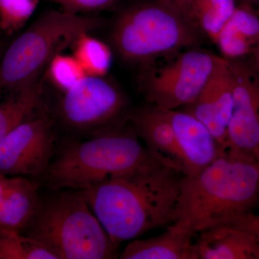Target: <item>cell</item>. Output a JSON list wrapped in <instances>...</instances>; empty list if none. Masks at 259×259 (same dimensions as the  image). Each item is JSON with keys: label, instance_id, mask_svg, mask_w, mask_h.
I'll use <instances>...</instances> for the list:
<instances>
[{"label": "cell", "instance_id": "6da1fadb", "mask_svg": "<svg viewBox=\"0 0 259 259\" xmlns=\"http://www.w3.org/2000/svg\"><path fill=\"white\" fill-rule=\"evenodd\" d=\"M184 175L168 158L79 190L117 246L171 224Z\"/></svg>", "mask_w": 259, "mask_h": 259}, {"label": "cell", "instance_id": "7a4b0ae2", "mask_svg": "<svg viewBox=\"0 0 259 259\" xmlns=\"http://www.w3.org/2000/svg\"><path fill=\"white\" fill-rule=\"evenodd\" d=\"M258 199V163L226 153L198 175L183 177L171 224L195 236L251 211Z\"/></svg>", "mask_w": 259, "mask_h": 259}, {"label": "cell", "instance_id": "3957f363", "mask_svg": "<svg viewBox=\"0 0 259 259\" xmlns=\"http://www.w3.org/2000/svg\"><path fill=\"white\" fill-rule=\"evenodd\" d=\"M132 131L112 127L85 141L65 143L44 179L56 190H83L139 169L156 158Z\"/></svg>", "mask_w": 259, "mask_h": 259}, {"label": "cell", "instance_id": "277c9868", "mask_svg": "<svg viewBox=\"0 0 259 259\" xmlns=\"http://www.w3.org/2000/svg\"><path fill=\"white\" fill-rule=\"evenodd\" d=\"M25 232L45 245L57 259L116 257L117 245L79 190H61L40 201Z\"/></svg>", "mask_w": 259, "mask_h": 259}, {"label": "cell", "instance_id": "5b68a950", "mask_svg": "<svg viewBox=\"0 0 259 259\" xmlns=\"http://www.w3.org/2000/svg\"><path fill=\"white\" fill-rule=\"evenodd\" d=\"M101 24L95 17L64 10L44 12L0 57V92L16 93L36 83L57 54Z\"/></svg>", "mask_w": 259, "mask_h": 259}, {"label": "cell", "instance_id": "8992f818", "mask_svg": "<svg viewBox=\"0 0 259 259\" xmlns=\"http://www.w3.org/2000/svg\"><path fill=\"white\" fill-rule=\"evenodd\" d=\"M200 32L180 13L158 0L127 7L117 15L111 40L126 62L144 64L195 48Z\"/></svg>", "mask_w": 259, "mask_h": 259}, {"label": "cell", "instance_id": "52a82bcc", "mask_svg": "<svg viewBox=\"0 0 259 259\" xmlns=\"http://www.w3.org/2000/svg\"><path fill=\"white\" fill-rule=\"evenodd\" d=\"M221 58L194 48L143 78L141 89L151 105L177 110L194 102L207 84Z\"/></svg>", "mask_w": 259, "mask_h": 259}, {"label": "cell", "instance_id": "ba28073f", "mask_svg": "<svg viewBox=\"0 0 259 259\" xmlns=\"http://www.w3.org/2000/svg\"><path fill=\"white\" fill-rule=\"evenodd\" d=\"M120 89L105 76L87 75L67 91L59 103V115L69 128L97 134L112 128L127 107Z\"/></svg>", "mask_w": 259, "mask_h": 259}, {"label": "cell", "instance_id": "9c48e42d", "mask_svg": "<svg viewBox=\"0 0 259 259\" xmlns=\"http://www.w3.org/2000/svg\"><path fill=\"white\" fill-rule=\"evenodd\" d=\"M234 83V105L228 125L226 153L258 163L259 78L242 59H228Z\"/></svg>", "mask_w": 259, "mask_h": 259}, {"label": "cell", "instance_id": "30bf717a", "mask_svg": "<svg viewBox=\"0 0 259 259\" xmlns=\"http://www.w3.org/2000/svg\"><path fill=\"white\" fill-rule=\"evenodd\" d=\"M54 143L49 119L29 117L0 142V174L44 176L54 158Z\"/></svg>", "mask_w": 259, "mask_h": 259}, {"label": "cell", "instance_id": "8fae6325", "mask_svg": "<svg viewBox=\"0 0 259 259\" xmlns=\"http://www.w3.org/2000/svg\"><path fill=\"white\" fill-rule=\"evenodd\" d=\"M182 157L184 176L193 177L225 154L207 128L185 111L168 110Z\"/></svg>", "mask_w": 259, "mask_h": 259}, {"label": "cell", "instance_id": "7c38bea8", "mask_svg": "<svg viewBox=\"0 0 259 259\" xmlns=\"http://www.w3.org/2000/svg\"><path fill=\"white\" fill-rule=\"evenodd\" d=\"M40 203L37 186L25 177L0 174V228L24 233Z\"/></svg>", "mask_w": 259, "mask_h": 259}, {"label": "cell", "instance_id": "4fadbf2b", "mask_svg": "<svg viewBox=\"0 0 259 259\" xmlns=\"http://www.w3.org/2000/svg\"><path fill=\"white\" fill-rule=\"evenodd\" d=\"M127 118L151 153L169 158L182 170V157L168 110L150 104L131 112Z\"/></svg>", "mask_w": 259, "mask_h": 259}, {"label": "cell", "instance_id": "5bb4252c", "mask_svg": "<svg viewBox=\"0 0 259 259\" xmlns=\"http://www.w3.org/2000/svg\"><path fill=\"white\" fill-rule=\"evenodd\" d=\"M198 234L199 259H259V241L245 232L221 225Z\"/></svg>", "mask_w": 259, "mask_h": 259}, {"label": "cell", "instance_id": "9a60e30c", "mask_svg": "<svg viewBox=\"0 0 259 259\" xmlns=\"http://www.w3.org/2000/svg\"><path fill=\"white\" fill-rule=\"evenodd\" d=\"M193 235L170 224L161 234L134 239L124 248L122 259H199Z\"/></svg>", "mask_w": 259, "mask_h": 259}, {"label": "cell", "instance_id": "2e32d148", "mask_svg": "<svg viewBox=\"0 0 259 259\" xmlns=\"http://www.w3.org/2000/svg\"><path fill=\"white\" fill-rule=\"evenodd\" d=\"M237 6L236 0H194L190 12V23L215 42Z\"/></svg>", "mask_w": 259, "mask_h": 259}, {"label": "cell", "instance_id": "e0dca14e", "mask_svg": "<svg viewBox=\"0 0 259 259\" xmlns=\"http://www.w3.org/2000/svg\"><path fill=\"white\" fill-rule=\"evenodd\" d=\"M42 88L40 83L16 92L0 103V142L8 134L29 118L40 104Z\"/></svg>", "mask_w": 259, "mask_h": 259}, {"label": "cell", "instance_id": "ac0fdd59", "mask_svg": "<svg viewBox=\"0 0 259 259\" xmlns=\"http://www.w3.org/2000/svg\"><path fill=\"white\" fill-rule=\"evenodd\" d=\"M203 91L218 107L228 128L234 105V83L226 58H221Z\"/></svg>", "mask_w": 259, "mask_h": 259}, {"label": "cell", "instance_id": "d6986e66", "mask_svg": "<svg viewBox=\"0 0 259 259\" xmlns=\"http://www.w3.org/2000/svg\"><path fill=\"white\" fill-rule=\"evenodd\" d=\"M74 54L87 75L105 76L110 69L112 54L106 44L85 32L73 44Z\"/></svg>", "mask_w": 259, "mask_h": 259}, {"label": "cell", "instance_id": "ffe728a7", "mask_svg": "<svg viewBox=\"0 0 259 259\" xmlns=\"http://www.w3.org/2000/svg\"><path fill=\"white\" fill-rule=\"evenodd\" d=\"M0 259H57L47 247L21 232L0 228Z\"/></svg>", "mask_w": 259, "mask_h": 259}, {"label": "cell", "instance_id": "44dd1931", "mask_svg": "<svg viewBox=\"0 0 259 259\" xmlns=\"http://www.w3.org/2000/svg\"><path fill=\"white\" fill-rule=\"evenodd\" d=\"M188 112L200 121L212 135L223 152H226L228 128L219 110L203 90L192 103L185 106Z\"/></svg>", "mask_w": 259, "mask_h": 259}, {"label": "cell", "instance_id": "7402d4cb", "mask_svg": "<svg viewBox=\"0 0 259 259\" xmlns=\"http://www.w3.org/2000/svg\"><path fill=\"white\" fill-rule=\"evenodd\" d=\"M47 74L53 84L64 93L87 76L82 66L74 56L61 54H57L49 63Z\"/></svg>", "mask_w": 259, "mask_h": 259}, {"label": "cell", "instance_id": "603a6c76", "mask_svg": "<svg viewBox=\"0 0 259 259\" xmlns=\"http://www.w3.org/2000/svg\"><path fill=\"white\" fill-rule=\"evenodd\" d=\"M39 0H0L3 26L16 29L28 20L36 10Z\"/></svg>", "mask_w": 259, "mask_h": 259}, {"label": "cell", "instance_id": "cb8c5ba5", "mask_svg": "<svg viewBox=\"0 0 259 259\" xmlns=\"http://www.w3.org/2000/svg\"><path fill=\"white\" fill-rule=\"evenodd\" d=\"M217 44L225 58L230 60L242 59L252 53L254 44L226 24L218 35Z\"/></svg>", "mask_w": 259, "mask_h": 259}, {"label": "cell", "instance_id": "d4e9b609", "mask_svg": "<svg viewBox=\"0 0 259 259\" xmlns=\"http://www.w3.org/2000/svg\"><path fill=\"white\" fill-rule=\"evenodd\" d=\"M252 6L245 3L238 5L227 24L255 46L259 40V17Z\"/></svg>", "mask_w": 259, "mask_h": 259}, {"label": "cell", "instance_id": "484cf974", "mask_svg": "<svg viewBox=\"0 0 259 259\" xmlns=\"http://www.w3.org/2000/svg\"><path fill=\"white\" fill-rule=\"evenodd\" d=\"M58 5L62 10L69 13H88L107 9L119 0H45Z\"/></svg>", "mask_w": 259, "mask_h": 259}, {"label": "cell", "instance_id": "4316f807", "mask_svg": "<svg viewBox=\"0 0 259 259\" xmlns=\"http://www.w3.org/2000/svg\"><path fill=\"white\" fill-rule=\"evenodd\" d=\"M221 225L245 232L259 241V214L251 211L232 216L218 226Z\"/></svg>", "mask_w": 259, "mask_h": 259}, {"label": "cell", "instance_id": "83f0119b", "mask_svg": "<svg viewBox=\"0 0 259 259\" xmlns=\"http://www.w3.org/2000/svg\"><path fill=\"white\" fill-rule=\"evenodd\" d=\"M158 1L161 2L163 4L175 10L190 23V12L194 0H158Z\"/></svg>", "mask_w": 259, "mask_h": 259}, {"label": "cell", "instance_id": "f1b7e54d", "mask_svg": "<svg viewBox=\"0 0 259 259\" xmlns=\"http://www.w3.org/2000/svg\"><path fill=\"white\" fill-rule=\"evenodd\" d=\"M251 54L253 55V61H254L255 69L259 75V40L255 44Z\"/></svg>", "mask_w": 259, "mask_h": 259}, {"label": "cell", "instance_id": "f546056e", "mask_svg": "<svg viewBox=\"0 0 259 259\" xmlns=\"http://www.w3.org/2000/svg\"><path fill=\"white\" fill-rule=\"evenodd\" d=\"M242 3H248V4L259 5V0H242Z\"/></svg>", "mask_w": 259, "mask_h": 259}, {"label": "cell", "instance_id": "4dcf8cb0", "mask_svg": "<svg viewBox=\"0 0 259 259\" xmlns=\"http://www.w3.org/2000/svg\"><path fill=\"white\" fill-rule=\"evenodd\" d=\"M3 45H2L1 42H0V57H1L2 53H3Z\"/></svg>", "mask_w": 259, "mask_h": 259}, {"label": "cell", "instance_id": "1f68e13d", "mask_svg": "<svg viewBox=\"0 0 259 259\" xmlns=\"http://www.w3.org/2000/svg\"><path fill=\"white\" fill-rule=\"evenodd\" d=\"M258 167H259V158H258Z\"/></svg>", "mask_w": 259, "mask_h": 259}, {"label": "cell", "instance_id": "d6a6232c", "mask_svg": "<svg viewBox=\"0 0 259 259\" xmlns=\"http://www.w3.org/2000/svg\"><path fill=\"white\" fill-rule=\"evenodd\" d=\"M259 158V157H258Z\"/></svg>", "mask_w": 259, "mask_h": 259}]
</instances>
